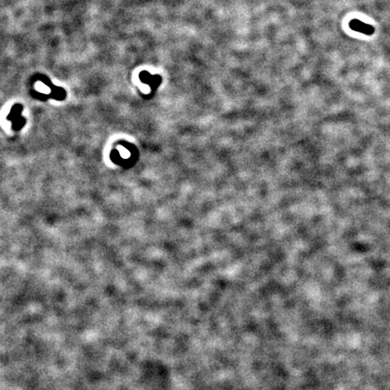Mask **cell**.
Segmentation results:
<instances>
[{"label":"cell","mask_w":390,"mask_h":390,"mask_svg":"<svg viewBox=\"0 0 390 390\" xmlns=\"http://www.w3.org/2000/svg\"><path fill=\"white\" fill-rule=\"evenodd\" d=\"M350 28H352L353 31L362 32L366 36H372L375 32V28H373L372 24H365L358 19H352L350 22Z\"/></svg>","instance_id":"obj_1"}]
</instances>
